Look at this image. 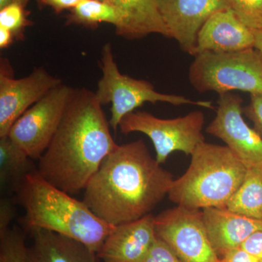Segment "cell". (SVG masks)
Instances as JSON below:
<instances>
[{
  "label": "cell",
  "mask_w": 262,
  "mask_h": 262,
  "mask_svg": "<svg viewBox=\"0 0 262 262\" xmlns=\"http://www.w3.org/2000/svg\"><path fill=\"white\" fill-rule=\"evenodd\" d=\"M26 248L23 234L8 229L0 235V262H25Z\"/></svg>",
  "instance_id": "cell-22"
},
{
  "label": "cell",
  "mask_w": 262,
  "mask_h": 262,
  "mask_svg": "<svg viewBox=\"0 0 262 262\" xmlns=\"http://www.w3.org/2000/svg\"><path fill=\"white\" fill-rule=\"evenodd\" d=\"M157 239L155 215L115 226L97 254L102 262H144Z\"/></svg>",
  "instance_id": "cell-13"
},
{
  "label": "cell",
  "mask_w": 262,
  "mask_h": 262,
  "mask_svg": "<svg viewBox=\"0 0 262 262\" xmlns=\"http://www.w3.org/2000/svg\"><path fill=\"white\" fill-rule=\"evenodd\" d=\"M243 102L237 94L219 95L216 115L206 131L223 141L248 168L262 163V136L245 122Z\"/></svg>",
  "instance_id": "cell-11"
},
{
  "label": "cell",
  "mask_w": 262,
  "mask_h": 262,
  "mask_svg": "<svg viewBox=\"0 0 262 262\" xmlns=\"http://www.w3.org/2000/svg\"><path fill=\"white\" fill-rule=\"evenodd\" d=\"M205 115L194 111L185 116L165 120L146 112H133L120 122L119 129L122 134L139 132L151 139L156 151L155 159L163 164L169 155L182 151L191 155L201 143L204 142L203 129Z\"/></svg>",
  "instance_id": "cell-7"
},
{
  "label": "cell",
  "mask_w": 262,
  "mask_h": 262,
  "mask_svg": "<svg viewBox=\"0 0 262 262\" xmlns=\"http://www.w3.org/2000/svg\"><path fill=\"white\" fill-rule=\"evenodd\" d=\"M75 89L61 84L34 103L13 124L8 137L32 160L44 154L61 123Z\"/></svg>",
  "instance_id": "cell-8"
},
{
  "label": "cell",
  "mask_w": 262,
  "mask_h": 262,
  "mask_svg": "<svg viewBox=\"0 0 262 262\" xmlns=\"http://www.w3.org/2000/svg\"><path fill=\"white\" fill-rule=\"evenodd\" d=\"M67 25H82L97 28L101 23L115 27L117 35L128 39H139L130 19L123 12L100 0H82L67 16Z\"/></svg>",
  "instance_id": "cell-17"
},
{
  "label": "cell",
  "mask_w": 262,
  "mask_h": 262,
  "mask_svg": "<svg viewBox=\"0 0 262 262\" xmlns=\"http://www.w3.org/2000/svg\"><path fill=\"white\" fill-rule=\"evenodd\" d=\"M171 38L183 51L194 56L198 33L210 17L232 9V0H156Z\"/></svg>",
  "instance_id": "cell-12"
},
{
  "label": "cell",
  "mask_w": 262,
  "mask_h": 262,
  "mask_svg": "<svg viewBox=\"0 0 262 262\" xmlns=\"http://www.w3.org/2000/svg\"><path fill=\"white\" fill-rule=\"evenodd\" d=\"M255 48L254 34L232 9L221 10L208 18L198 33L195 55L204 52L233 53Z\"/></svg>",
  "instance_id": "cell-14"
},
{
  "label": "cell",
  "mask_w": 262,
  "mask_h": 262,
  "mask_svg": "<svg viewBox=\"0 0 262 262\" xmlns=\"http://www.w3.org/2000/svg\"><path fill=\"white\" fill-rule=\"evenodd\" d=\"M110 125L95 93L76 89L58 130L39 159L38 173L71 195L84 191L105 158L118 146Z\"/></svg>",
  "instance_id": "cell-2"
},
{
  "label": "cell",
  "mask_w": 262,
  "mask_h": 262,
  "mask_svg": "<svg viewBox=\"0 0 262 262\" xmlns=\"http://www.w3.org/2000/svg\"><path fill=\"white\" fill-rule=\"evenodd\" d=\"M144 262H182L168 244L157 236Z\"/></svg>",
  "instance_id": "cell-24"
},
{
  "label": "cell",
  "mask_w": 262,
  "mask_h": 262,
  "mask_svg": "<svg viewBox=\"0 0 262 262\" xmlns=\"http://www.w3.org/2000/svg\"><path fill=\"white\" fill-rule=\"evenodd\" d=\"M202 211L207 234L220 258L229 250L241 247L256 231L262 230V220L237 214L227 208L212 207Z\"/></svg>",
  "instance_id": "cell-15"
},
{
  "label": "cell",
  "mask_w": 262,
  "mask_h": 262,
  "mask_svg": "<svg viewBox=\"0 0 262 262\" xmlns=\"http://www.w3.org/2000/svg\"><path fill=\"white\" fill-rule=\"evenodd\" d=\"M189 80L200 94L241 91L262 95V51L253 48L233 53H199L189 67Z\"/></svg>",
  "instance_id": "cell-5"
},
{
  "label": "cell",
  "mask_w": 262,
  "mask_h": 262,
  "mask_svg": "<svg viewBox=\"0 0 262 262\" xmlns=\"http://www.w3.org/2000/svg\"><path fill=\"white\" fill-rule=\"evenodd\" d=\"M118 8L130 19L139 39L151 34L171 38L156 0H100Z\"/></svg>",
  "instance_id": "cell-18"
},
{
  "label": "cell",
  "mask_w": 262,
  "mask_h": 262,
  "mask_svg": "<svg viewBox=\"0 0 262 262\" xmlns=\"http://www.w3.org/2000/svg\"><path fill=\"white\" fill-rule=\"evenodd\" d=\"M62 84L61 79L38 67L23 78L16 79L7 58L0 61V138L9 134L13 124L52 89Z\"/></svg>",
  "instance_id": "cell-10"
},
{
  "label": "cell",
  "mask_w": 262,
  "mask_h": 262,
  "mask_svg": "<svg viewBox=\"0 0 262 262\" xmlns=\"http://www.w3.org/2000/svg\"><path fill=\"white\" fill-rule=\"evenodd\" d=\"M241 247L262 262V230L251 234Z\"/></svg>",
  "instance_id": "cell-27"
},
{
  "label": "cell",
  "mask_w": 262,
  "mask_h": 262,
  "mask_svg": "<svg viewBox=\"0 0 262 262\" xmlns=\"http://www.w3.org/2000/svg\"><path fill=\"white\" fill-rule=\"evenodd\" d=\"M226 208L237 214L262 220V163L247 168L244 182Z\"/></svg>",
  "instance_id": "cell-20"
},
{
  "label": "cell",
  "mask_w": 262,
  "mask_h": 262,
  "mask_svg": "<svg viewBox=\"0 0 262 262\" xmlns=\"http://www.w3.org/2000/svg\"><path fill=\"white\" fill-rule=\"evenodd\" d=\"M15 217V208L10 200L3 198L0 202V234L10 229V222Z\"/></svg>",
  "instance_id": "cell-26"
},
{
  "label": "cell",
  "mask_w": 262,
  "mask_h": 262,
  "mask_svg": "<svg viewBox=\"0 0 262 262\" xmlns=\"http://www.w3.org/2000/svg\"><path fill=\"white\" fill-rule=\"evenodd\" d=\"M32 158L8 136L0 138V184L15 192L24 178L37 171Z\"/></svg>",
  "instance_id": "cell-19"
},
{
  "label": "cell",
  "mask_w": 262,
  "mask_h": 262,
  "mask_svg": "<svg viewBox=\"0 0 262 262\" xmlns=\"http://www.w3.org/2000/svg\"><path fill=\"white\" fill-rule=\"evenodd\" d=\"M246 171L247 167L228 146L204 141L191 155L187 171L174 181L169 199L188 209L226 208Z\"/></svg>",
  "instance_id": "cell-4"
},
{
  "label": "cell",
  "mask_w": 262,
  "mask_h": 262,
  "mask_svg": "<svg viewBox=\"0 0 262 262\" xmlns=\"http://www.w3.org/2000/svg\"><path fill=\"white\" fill-rule=\"evenodd\" d=\"M15 37L8 29L0 27V48L5 49L9 48L14 42Z\"/></svg>",
  "instance_id": "cell-30"
},
{
  "label": "cell",
  "mask_w": 262,
  "mask_h": 262,
  "mask_svg": "<svg viewBox=\"0 0 262 262\" xmlns=\"http://www.w3.org/2000/svg\"><path fill=\"white\" fill-rule=\"evenodd\" d=\"M237 18L248 28L262 31V0H232Z\"/></svg>",
  "instance_id": "cell-23"
},
{
  "label": "cell",
  "mask_w": 262,
  "mask_h": 262,
  "mask_svg": "<svg viewBox=\"0 0 262 262\" xmlns=\"http://www.w3.org/2000/svg\"><path fill=\"white\" fill-rule=\"evenodd\" d=\"M27 8L20 4H11L0 9V27L8 29L15 39L21 40L25 29L32 25Z\"/></svg>",
  "instance_id": "cell-21"
},
{
  "label": "cell",
  "mask_w": 262,
  "mask_h": 262,
  "mask_svg": "<svg viewBox=\"0 0 262 262\" xmlns=\"http://www.w3.org/2000/svg\"><path fill=\"white\" fill-rule=\"evenodd\" d=\"M25 211L24 224L29 231L46 229L80 241L96 253L115 229L90 210L82 201L58 189L38 171L29 174L15 190Z\"/></svg>",
  "instance_id": "cell-3"
},
{
  "label": "cell",
  "mask_w": 262,
  "mask_h": 262,
  "mask_svg": "<svg viewBox=\"0 0 262 262\" xmlns=\"http://www.w3.org/2000/svg\"><path fill=\"white\" fill-rule=\"evenodd\" d=\"M100 64L102 76L98 81L95 96L102 106L111 103L110 124L115 130L119 128L124 117L146 102L154 104L169 103L174 106L194 105L215 110L211 101H195L177 95L161 94L155 91L154 85L148 81L122 75L117 67L110 43L103 46Z\"/></svg>",
  "instance_id": "cell-6"
},
{
  "label": "cell",
  "mask_w": 262,
  "mask_h": 262,
  "mask_svg": "<svg viewBox=\"0 0 262 262\" xmlns=\"http://www.w3.org/2000/svg\"><path fill=\"white\" fill-rule=\"evenodd\" d=\"M157 236L182 262H221L207 234L202 210L176 206L155 216Z\"/></svg>",
  "instance_id": "cell-9"
},
{
  "label": "cell",
  "mask_w": 262,
  "mask_h": 262,
  "mask_svg": "<svg viewBox=\"0 0 262 262\" xmlns=\"http://www.w3.org/2000/svg\"><path fill=\"white\" fill-rule=\"evenodd\" d=\"M43 6H48L54 10L55 13H60L64 10L75 8L82 0H38Z\"/></svg>",
  "instance_id": "cell-29"
},
{
  "label": "cell",
  "mask_w": 262,
  "mask_h": 262,
  "mask_svg": "<svg viewBox=\"0 0 262 262\" xmlns=\"http://www.w3.org/2000/svg\"><path fill=\"white\" fill-rule=\"evenodd\" d=\"M174 181L139 139L117 146L105 158L84 188L82 201L100 220L120 225L151 213Z\"/></svg>",
  "instance_id": "cell-1"
},
{
  "label": "cell",
  "mask_w": 262,
  "mask_h": 262,
  "mask_svg": "<svg viewBox=\"0 0 262 262\" xmlns=\"http://www.w3.org/2000/svg\"><path fill=\"white\" fill-rule=\"evenodd\" d=\"M220 258L221 262H261L241 247L229 250Z\"/></svg>",
  "instance_id": "cell-28"
},
{
  "label": "cell",
  "mask_w": 262,
  "mask_h": 262,
  "mask_svg": "<svg viewBox=\"0 0 262 262\" xmlns=\"http://www.w3.org/2000/svg\"><path fill=\"white\" fill-rule=\"evenodd\" d=\"M25 262H102L97 253L75 239L46 230H30Z\"/></svg>",
  "instance_id": "cell-16"
},
{
  "label": "cell",
  "mask_w": 262,
  "mask_h": 262,
  "mask_svg": "<svg viewBox=\"0 0 262 262\" xmlns=\"http://www.w3.org/2000/svg\"><path fill=\"white\" fill-rule=\"evenodd\" d=\"M243 113L253 122V129L262 136V95H251L250 102L243 108Z\"/></svg>",
  "instance_id": "cell-25"
},
{
  "label": "cell",
  "mask_w": 262,
  "mask_h": 262,
  "mask_svg": "<svg viewBox=\"0 0 262 262\" xmlns=\"http://www.w3.org/2000/svg\"><path fill=\"white\" fill-rule=\"evenodd\" d=\"M30 2V0H0V9L8 6V5L14 4H20L27 8V5Z\"/></svg>",
  "instance_id": "cell-31"
},
{
  "label": "cell",
  "mask_w": 262,
  "mask_h": 262,
  "mask_svg": "<svg viewBox=\"0 0 262 262\" xmlns=\"http://www.w3.org/2000/svg\"><path fill=\"white\" fill-rule=\"evenodd\" d=\"M252 32L255 37V48L262 51V31L252 30Z\"/></svg>",
  "instance_id": "cell-32"
}]
</instances>
